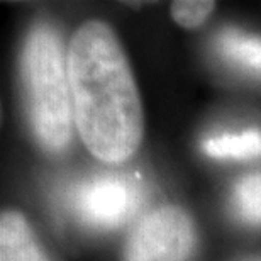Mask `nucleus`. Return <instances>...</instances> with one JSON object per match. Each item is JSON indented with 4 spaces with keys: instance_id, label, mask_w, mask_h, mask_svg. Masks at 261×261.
I'll list each match as a JSON object with an SVG mask.
<instances>
[{
    "instance_id": "nucleus-1",
    "label": "nucleus",
    "mask_w": 261,
    "mask_h": 261,
    "mask_svg": "<svg viewBox=\"0 0 261 261\" xmlns=\"http://www.w3.org/2000/svg\"><path fill=\"white\" fill-rule=\"evenodd\" d=\"M73 117L87 149L106 163H122L144 134L143 106L127 56L112 28L87 20L68 46Z\"/></svg>"
},
{
    "instance_id": "nucleus-2",
    "label": "nucleus",
    "mask_w": 261,
    "mask_h": 261,
    "mask_svg": "<svg viewBox=\"0 0 261 261\" xmlns=\"http://www.w3.org/2000/svg\"><path fill=\"white\" fill-rule=\"evenodd\" d=\"M20 82L25 111L38 143L61 153L71 143L73 102L63 38L48 22L29 29L20 51Z\"/></svg>"
},
{
    "instance_id": "nucleus-3",
    "label": "nucleus",
    "mask_w": 261,
    "mask_h": 261,
    "mask_svg": "<svg viewBox=\"0 0 261 261\" xmlns=\"http://www.w3.org/2000/svg\"><path fill=\"white\" fill-rule=\"evenodd\" d=\"M73 216L92 229L121 227L144 202V185L129 173H95L76 181L66 195Z\"/></svg>"
},
{
    "instance_id": "nucleus-4",
    "label": "nucleus",
    "mask_w": 261,
    "mask_h": 261,
    "mask_svg": "<svg viewBox=\"0 0 261 261\" xmlns=\"http://www.w3.org/2000/svg\"><path fill=\"white\" fill-rule=\"evenodd\" d=\"M192 217L176 205H161L144 214L130 231L126 261H187L195 249Z\"/></svg>"
},
{
    "instance_id": "nucleus-5",
    "label": "nucleus",
    "mask_w": 261,
    "mask_h": 261,
    "mask_svg": "<svg viewBox=\"0 0 261 261\" xmlns=\"http://www.w3.org/2000/svg\"><path fill=\"white\" fill-rule=\"evenodd\" d=\"M0 261H51L22 214L4 211L0 219Z\"/></svg>"
},
{
    "instance_id": "nucleus-6",
    "label": "nucleus",
    "mask_w": 261,
    "mask_h": 261,
    "mask_svg": "<svg viewBox=\"0 0 261 261\" xmlns=\"http://www.w3.org/2000/svg\"><path fill=\"white\" fill-rule=\"evenodd\" d=\"M216 49L229 63L261 76V36L224 29L216 38Z\"/></svg>"
},
{
    "instance_id": "nucleus-7",
    "label": "nucleus",
    "mask_w": 261,
    "mask_h": 261,
    "mask_svg": "<svg viewBox=\"0 0 261 261\" xmlns=\"http://www.w3.org/2000/svg\"><path fill=\"white\" fill-rule=\"evenodd\" d=\"M202 151L214 160H253L261 156V130L221 134L202 143Z\"/></svg>"
},
{
    "instance_id": "nucleus-8",
    "label": "nucleus",
    "mask_w": 261,
    "mask_h": 261,
    "mask_svg": "<svg viewBox=\"0 0 261 261\" xmlns=\"http://www.w3.org/2000/svg\"><path fill=\"white\" fill-rule=\"evenodd\" d=\"M236 216L249 226H261V171L244 175L236 181L231 195Z\"/></svg>"
},
{
    "instance_id": "nucleus-9",
    "label": "nucleus",
    "mask_w": 261,
    "mask_h": 261,
    "mask_svg": "<svg viewBox=\"0 0 261 261\" xmlns=\"http://www.w3.org/2000/svg\"><path fill=\"white\" fill-rule=\"evenodd\" d=\"M216 9V2H200V0H180L171 4V17L181 28L194 29L202 25Z\"/></svg>"
}]
</instances>
